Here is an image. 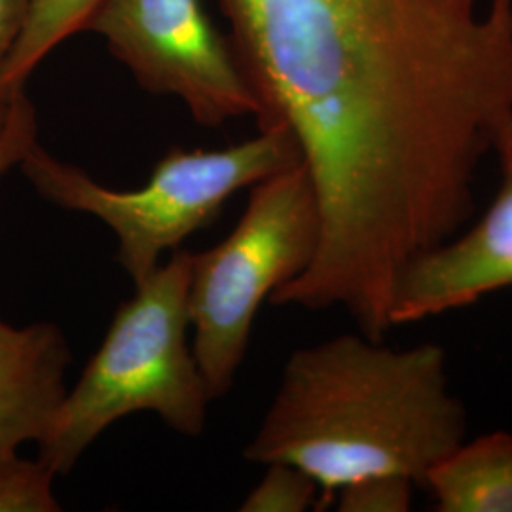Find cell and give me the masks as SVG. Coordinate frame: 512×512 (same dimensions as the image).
<instances>
[{
  "instance_id": "6da1fadb",
  "label": "cell",
  "mask_w": 512,
  "mask_h": 512,
  "mask_svg": "<svg viewBox=\"0 0 512 512\" xmlns=\"http://www.w3.org/2000/svg\"><path fill=\"white\" fill-rule=\"evenodd\" d=\"M258 103L319 207L310 266L279 306L391 329L420 256L475 213L482 160L512 128V0H215Z\"/></svg>"
},
{
  "instance_id": "7a4b0ae2",
  "label": "cell",
  "mask_w": 512,
  "mask_h": 512,
  "mask_svg": "<svg viewBox=\"0 0 512 512\" xmlns=\"http://www.w3.org/2000/svg\"><path fill=\"white\" fill-rule=\"evenodd\" d=\"M465 437L467 412L450 391L444 349L387 348L361 332L291 353L243 456L302 469L323 509L338 490L372 476L421 486Z\"/></svg>"
},
{
  "instance_id": "3957f363",
  "label": "cell",
  "mask_w": 512,
  "mask_h": 512,
  "mask_svg": "<svg viewBox=\"0 0 512 512\" xmlns=\"http://www.w3.org/2000/svg\"><path fill=\"white\" fill-rule=\"evenodd\" d=\"M188 249L169 260L118 306L101 346L59 406L38 459L67 476L112 423L150 412L183 435L207 427L209 391L188 344Z\"/></svg>"
},
{
  "instance_id": "277c9868",
  "label": "cell",
  "mask_w": 512,
  "mask_h": 512,
  "mask_svg": "<svg viewBox=\"0 0 512 512\" xmlns=\"http://www.w3.org/2000/svg\"><path fill=\"white\" fill-rule=\"evenodd\" d=\"M300 164L293 137L281 128L219 150L171 148L141 188L116 190L97 183L78 165L55 158L35 143L19 162L38 196L61 209L90 215L118 239L116 258L133 287L162 264L165 253L215 222L243 188Z\"/></svg>"
},
{
  "instance_id": "5b68a950",
  "label": "cell",
  "mask_w": 512,
  "mask_h": 512,
  "mask_svg": "<svg viewBox=\"0 0 512 512\" xmlns=\"http://www.w3.org/2000/svg\"><path fill=\"white\" fill-rule=\"evenodd\" d=\"M319 228L315 192L300 162L251 186L234 230L215 247L192 253V349L211 401L236 384L260 306L310 266Z\"/></svg>"
},
{
  "instance_id": "8992f818",
  "label": "cell",
  "mask_w": 512,
  "mask_h": 512,
  "mask_svg": "<svg viewBox=\"0 0 512 512\" xmlns=\"http://www.w3.org/2000/svg\"><path fill=\"white\" fill-rule=\"evenodd\" d=\"M86 31L105 40L143 90L177 97L203 128L258 114L232 44L202 0H103Z\"/></svg>"
},
{
  "instance_id": "52a82bcc",
  "label": "cell",
  "mask_w": 512,
  "mask_h": 512,
  "mask_svg": "<svg viewBox=\"0 0 512 512\" xmlns=\"http://www.w3.org/2000/svg\"><path fill=\"white\" fill-rule=\"evenodd\" d=\"M501 184L494 202L469 230L420 256L404 274L393 327L471 306L512 287V128L495 148Z\"/></svg>"
},
{
  "instance_id": "ba28073f",
  "label": "cell",
  "mask_w": 512,
  "mask_h": 512,
  "mask_svg": "<svg viewBox=\"0 0 512 512\" xmlns=\"http://www.w3.org/2000/svg\"><path fill=\"white\" fill-rule=\"evenodd\" d=\"M69 340L59 325L14 327L0 319V458L46 437L67 395Z\"/></svg>"
},
{
  "instance_id": "9c48e42d",
  "label": "cell",
  "mask_w": 512,
  "mask_h": 512,
  "mask_svg": "<svg viewBox=\"0 0 512 512\" xmlns=\"http://www.w3.org/2000/svg\"><path fill=\"white\" fill-rule=\"evenodd\" d=\"M440 512H512V435L463 440L425 475Z\"/></svg>"
},
{
  "instance_id": "30bf717a",
  "label": "cell",
  "mask_w": 512,
  "mask_h": 512,
  "mask_svg": "<svg viewBox=\"0 0 512 512\" xmlns=\"http://www.w3.org/2000/svg\"><path fill=\"white\" fill-rule=\"evenodd\" d=\"M103 0H31L14 50L0 69V84L25 88L38 65L86 25Z\"/></svg>"
},
{
  "instance_id": "8fae6325",
  "label": "cell",
  "mask_w": 512,
  "mask_h": 512,
  "mask_svg": "<svg viewBox=\"0 0 512 512\" xmlns=\"http://www.w3.org/2000/svg\"><path fill=\"white\" fill-rule=\"evenodd\" d=\"M54 471L40 459L0 458V512H59Z\"/></svg>"
},
{
  "instance_id": "7c38bea8",
  "label": "cell",
  "mask_w": 512,
  "mask_h": 512,
  "mask_svg": "<svg viewBox=\"0 0 512 512\" xmlns=\"http://www.w3.org/2000/svg\"><path fill=\"white\" fill-rule=\"evenodd\" d=\"M321 503L317 482L291 463H266V475L245 495L241 512H304Z\"/></svg>"
},
{
  "instance_id": "4fadbf2b",
  "label": "cell",
  "mask_w": 512,
  "mask_h": 512,
  "mask_svg": "<svg viewBox=\"0 0 512 512\" xmlns=\"http://www.w3.org/2000/svg\"><path fill=\"white\" fill-rule=\"evenodd\" d=\"M416 482L403 476H372L338 490L334 501L342 512H404L412 505Z\"/></svg>"
},
{
  "instance_id": "5bb4252c",
  "label": "cell",
  "mask_w": 512,
  "mask_h": 512,
  "mask_svg": "<svg viewBox=\"0 0 512 512\" xmlns=\"http://www.w3.org/2000/svg\"><path fill=\"white\" fill-rule=\"evenodd\" d=\"M38 141L37 109L21 88L8 114L6 126L0 133V179L14 167Z\"/></svg>"
},
{
  "instance_id": "9a60e30c",
  "label": "cell",
  "mask_w": 512,
  "mask_h": 512,
  "mask_svg": "<svg viewBox=\"0 0 512 512\" xmlns=\"http://www.w3.org/2000/svg\"><path fill=\"white\" fill-rule=\"evenodd\" d=\"M31 0H0V69L18 42Z\"/></svg>"
},
{
  "instance_id": "2e32d148",
  "label": "cell",
  "mask_w": 512,
  "mask_h": 512,
  "mask_svg": "<svg viewBox=\"0 0 512 512\" xmlns=\"http://www.w3.org/2000/svg\"><path fill=\"white\" fill-rule=\"evenodd\" d=\"M19 90L21 88L14 90V88H8V86L0 84V133H2V129L6 126L8 114H10V109H12V101H14V97H16V93Z\"/></svg>"
}]
</instances>
